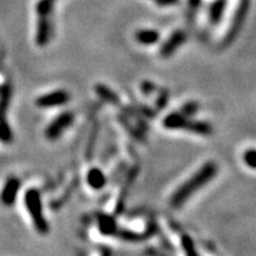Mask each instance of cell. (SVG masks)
Listing matches in <instances>:
<instances>
[{
    "label": "cell",
    "instance_id": "7402d4cb",
    "mask_svg": "<svg viewBox=\"0 0 256 256\" xmlns=\"http://www.w3.org/2000/svg\"><path fill=\"white\" fill-rule=\"evenodd\" d=\"M202 0H188V2H190L191 6H194V8H197V6H200Z\"/></svg>",
    "mask_w": 256,
    "mask_h": 256
},
{
    "label": "cell",
    "instance_id": "ba28073f",
    "mask_svg": "<svg viewBox=\"0 0 256 256\" xmlns=\"http://www.w3.org/2000/svg\"><path fill=\"white\" fill-rule=\"evenodd\" d=\"M19 188H20V180L17 177H10L6 180L2 194H0V200L4 206H10L14 203Z\"/></svg>",
    "mask_w": 256,
    "mask_h": 256
},
{
    "label": "cell",
    "instance_id": "9a60e30c",
    "mask_svg": "<svg viewBox=\"0 0 256 256\" xmlns=\"http://www.w3.org/2000/svg\"><path fill=\"white\" fill-rule=\"evenodd\" d=\"M56 0H40L36 5V12L40 18H49Z\"/></svg>",
    "mask_w": 256,
    "mask_h": 256
},
{
    "label": "cell",
    "instance_id": "d6986e66",
    "mask_svg": "<svg viewBox=\"0 0 256 256\" xmlns=\"http://www.w3.org/2000/svg\"><path fill=\"white\" fill-rule=\"evenodd\" d=\"M182 243H183V247L185 249V252H186V254H197L194 248V242H192V240L188 238V236H183V238H182Z\"/></svg>",
    "mask_w": 256,
    "mask_h": 256
},
{
    "label": "cell",
    "instance_id": "e0dca14e",
    "mask_svg": "<svg viewBox=\"0 0 256 256\" xmlns=\"http://www.w3.org/2000/svg\"><path fill=\"white\" fill-rule=\"evenodd\" d=\"M243 162H244L246 165H248L250 168L256 170V150H247V151L244 152V154H243Z\"/></svg>",
    "mask_w": 256,
    "mask_h": 256
},
{
    "label": "cell",
    "instance_id": "ffe728a7",
    "mask_svg": "<svg viewBox=\"0 0 256 256\" xmlns=\"http://www.w3.org/2000/svg\"><path fill=\"white\" fill-rule=\"evenodd\" d=\"M198 110V104H194V102H190V104H186L182 110V114L186 115V116H190V115H194Z\"/></svg>",
    "mask_w": 256,
    "mask_h": 256
},
{
    "label": "cell",
    "instance_id": "30bf717a",
    "mask_svg": "<svg viewBox=\"0 0 256 256\" xmlns=\"http://www.w3.org/2000/svg\"><path fill=\"white\" fill-rule=\"evenodd\" d=\"M51 37V23L49 18H40L37 24L36 43L38 46H43L48 44Z\"/></svg>",
    "mask_w": 256,
    "mask_h": 256
},
{
    "label": "cell",
    "instance_id": "7c38bea8",
    "mask_svg": "<svg viewBox=\"0 0 256 256\" xmlns=\"http://www.w3.org/2000/svg\"><path fill=\"white\" fill-rule=\"evenodd\" d=\"M159 38V32L156 30H140L136 34V42L144 46H152L158 43Z\"/></svg>",
    "mask_w": 256,
    "mask_h": 256
},
{
    "label": "cell",
    "instance_id": "9c48e42d",
    "mask_svg": "<svg viewBox=\"0 0 256 256\" xmlns=\"http://www.w3.org/2000/svg\"><path fill=\"white\" fill-rule=\"evenodd\" d=\"M186 40V34L183 31H174L168 40L162 44V49H160V55L162 57H170L177 51L180 46H183Z\"/></svg>",
    "mask_w": 256,
    "mask_h": 256
},
{
    "label": "cell",
    "instance_id": "8fae6325",
    "mask_svg": "<svg viewBox=\"0 0 256 256\" xmlns=\"http://www.w3.org/2000/svg\"><path fill=\"white\" fill-rule=\"evenodd\" d=\"M87 182L89 186L94 188V190H101L106 185V183H107V179H106V176L100 168H94L88 172Z\"/></svg>",
    "mask_w": 256,
    "mask_h": 256
},
{
    "label": "cell",
    "instance_id": "8992f818",
    "mask_svg": "<svg viewBox=\"0 0 256 256\" xmlns=\"http://www.w3.org/2000/svg\"><path fill=\"white\" fill-rule=\"evenodd\" d=\"M249 5H250V0H240L238 8H236L235 14H234L232 26H230V30L226 37V44L232 43L235 40V37L238 36V34L243 25V22H244V19L248 14Z\"/></svg>",
    "mask_w": 256,
    "mask_h": 256
},
{
    "label": "cell",
    "instance_id": "2e32d148",
    "mask_svg": "<svg viewBox=\"0 0 256 256\" xmlns=\"http://www.w3.org/2000/svg\"><path fill=\"white\" fill-rule=\"evenodd\" d=\"M100 230L104 235H115L118 232L116 224L108 216H104L100 218Z\"/></svg>",
    "mask_w": 256,
    "mask_h": 256
},
{
    "label": "cell",
    "instance_id": "44dd1931",
    "mask_svg": "<svg viewBox=\"0 0 256 256\" xmlns=\"http://www.w3.org/2000/svg\"><path fill=\"white\" fill-rule=\"evenodd\" d=\"M159 5H172L177 2V0H156Z\"/></svg>",
    "mask_w": 256,
    "mask_h": 256
},
{
    "label": "cell",
    "instance_id": "6da1fadb",
    "mask_svg": "<svg viewBox=\"0 0 256 256\" xmlns=\"http://www.w3.org/2000/svg\"><path fill=\"white\" fill-rule=\"evenodd\" d=\"M217 174V165L215 162H209L204 164L188 180L179 186L171 197V204L174 208L182 206L185 202H188L192 194L206 185L209 182L215 177Z\"/></svg>",
    "mask_w": 256,
    "mask_h": 256
},
{
    "label": "cell",
    "instance_id": "52a82bcc",
    "mask_svg": "<svg viewBox=\"0 0 256 256\" xmlns=\"http://www.w3.org/2000/svg\"><path fill=\"white\" fill-rule=\"evenodd\" d=\"M69 92L60 89V90H55L49 92V94L42 95L40 98H37L36 104L40 108H54L66 104V102H69Z\"/></svg>",
    "mask_w": 256,
    "mask_h": 256
},
{
    "label": "cell",
    "instance_id": "3957f363",
    "mask_svg": "<svg viewBox=\"0 0 256 256\" xmlns=\"http://www.w3.org/2000/svg\"><path fill=\"white\" fill-rule=\"evenodd\" d=\"M25 206L28 214L31 215L32 222L34 224V228L38 232L46 234L49 232V224L44 218L43 204H42L40 194L37 188H30L26 191L24 197Z\"/></svg>",
    "mask_w": 256,
    "mask_h": 256
},
{
    "label": "cell",
    "instance_id": "277c9868",
    "mask_svg": "<svg viewBox=\"0 0 256 256\" xmlns=\"http://www.w3.org/2000/svg\"><path fill=\"white\" fill-rule=\"evenodd\" d=\"M10 100H11V87L6 83L0 88V140L5 144L12 142V130L6 119Z\"/></svg>",
    "mask_w": 256,
    "mask_h": 256
},
{
    "label": "cell",
    "instance_id": "4fadbf2b",
    "mask_svg": "<svg viewBox=\"0 0 256 256\" xmlns=\"http://www.w3.org/2000/svg\"><path fill=\"white\" fill-rule=\"evenodd\" d=\"M226 6V0H216L210 8V20L212 24L220 23L222 16L224 14V10Z\"/></svg>",
    "mask_w": 256,
    "mask_h": 256
},
{
    "label": "cell",
    "instance_id": "7a4b0ae2",
    "mask_svg": "<svg viewBox=\"0 0 256 256\" xmlns=\"http://www.w3.org/2000/svg\"><path fill=\"white\" fill-rule=\"evenodd\" d=\"M164 127L168 130H185L200 136H210L212 127L204 121L192 120L182 113H172L164 119Z\"/></svg>",
    "mask_w": 256,
    "mask_h": 256
},
{
    "label": "cell",
    "instance_id": "5bb4252c",
    "mask_svg": "<svg viewBox=\"0 0 256 256\" xmlns=\"http://www.w3.org/2000/svg\"><path fill=\"white\" fill-rule=\"evenodd\" d=\"M96 92H98L100 98H104V101L110 102V104H116L119 102V96L116 95V92H114L110 88H108L107 86L104 84H98L95 88Z\"/></svg>",
    "mask_w": 256,
    "mask_h": 256
},
{
    "label": "cell",
    "instance_id": "5b68a950",
    "mask_svg": "<svg viewBox=\"0 0 256 256\" xmlns=\"http://www.w3.org/2000/svg\"><path fill=\"white\" fill-rule=\"evenodd\" d=\"M74 114L72 112H64L60 114L55 120L51 122L46 130V136L50 140H56L62 136L64 130L69 128L74 122Z\"/></svg>",
    "mask_w": 256,
    "mask_h": 256
},
{
    "label": "cell",
    "instance_id": "ac0fdd59",
    "mask_svg": "<svg viewBox=\"0 0 256 256\" xmlns=\"http://www.w3.org/2000/svg\"><path fill=\"white\" fill-rule=\"evenodd\" d=\"M116 234H119L121 238L127 240V241H142V240L145 238V235H140V234L128 232V230H124V232H116Z\"/></svg>",
    "mask_w": 256,
    "mask_h": 256
}]
</instances>
